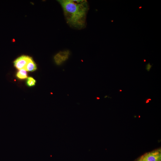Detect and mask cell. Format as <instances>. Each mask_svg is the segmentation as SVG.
Here are the masks:
<instances>
[{
    "mask_svg": "<svg viewBox=\"0 0 161 161\" xmlns=\"http://www.w3.org/2000/svg\"><path fill=\"white\" fill-rule=\"evenodd\" d=\"M31 57L23 55L17 58L14 61V65L15 67L18 70L24 69Z\"/></svg>",
    "mask_w": 161,
    "mask_h": 161,
    "instance_id": "4",
    "label": "cell"
},
{
    "mask_svg": "<svg viewBox=\"0 0 161 161\" xmlns=\"http://www.w3.org/2000/svg\"><path fill=\"white\" fill-rule=\"evenodd\" d=\"M97 99H99L100 98H98V97H97Z\"/></svg>",
    "mask_w": 161,
    "mask_h": 161,
    "instance_id": "11",
    "label": "cell"
},
{
    "mask_svg": "<svg viewBox=\"0 0 161 161\" xmlns=\"http://www.w3.org/2000/svg\"><path fill=\"white\" fill-rule=\"evenodd\" d=\"M151 100V99H148L147 100L146 103H147L148 102H149V100Z\"/></svg>",
    "mask_w": 161,
    "mask_h": 161,
    "instance_id": "9",
    "label": "cell"
},
{
    "mask_svg": "<svg viewBox=\"0 0 161 161\" xmlns=\"http://www.w3.org/2000/svg\"><path fill=\"white\" fill-rule=\"evenodd\" d=\"M36 82V80L33 78L31 77H29L27 78L26 84L28 86L32 87L35 85Z\"/></svg>",
    "mask_w": 161,
    "mask_h": 161,
    "instance_id": "7",
    "label": "cell"
},
{
    "mask_svg": "<svg viewBox=\"0 0 161 161\" xmlns=\"http://www.w3.org/2000/svg\"><path fill=\"white\" fill-rule=\"evenodd\" d=\"M152 66L150 64V63L148 64L146 66V69L148 71H149Z\"/></svg>",
    "mask_w": 161,
    "mask_h": 161,
    "instance_id": "8",
    "label": "cell"
},
{
    "mask_svg": "<svg viewBox=\"0 0 161 161\" xmlns=\"http://www.w3.org/2000/svg\"><path fill=\"white\" fill-rule=\"evenodd\" d=\"M17 77L20 79H24L27 78L26 71L24 69L19 70L16 74Z\"/></svg>",
    "mask_w": 161,
    "mask_h": 161,
    "instance_id": "6",
    "label": "cell"
},
{
    "mask_svg": "<svg viewBox=\"0 0 161 161\" xmlns=\"http://www.w3.org/2000/svg\"><path fill=\"white\" fill-rule=\"evenodd\" d=\"M37 69L36 65L31 57H30L25 68L26 71L33 72Z\"/></svg>",
    "mask_w": 161,
    "mask_h": 161,
    "instance_id": "5",
    "label": "cell"
},
{
    "mask_svg": "<svg viewBox=\"0 0 161 161\" xmlns=\"http://www.w3.org/2000/svg\"><path fill=\"white\" fill-rule=\"evenodd\" d=\"M134 161H161V148L145 153Z\"/></svg>",
    "mask_w": 161,
    "mask_h": 161,
    "instance_id": "2",
    "label": "cell"
},
{
    "mask_svg": "<svg viewBox=\"0 0 161 161\" xmlns=\"http://www.w3.org/2000/svg\"><path fill=\"white\" fill-rule=\"evenodd\" d=\"M70 55L68 50L60 51L54 56L55 62L57 65H60L68 59Z\"/></svg>",
    "mask_w": 161,
    "mask_h": 161,
    "instance_id": "3",
    "label": "cell"
},
{
    "mask_svg": "<svg viewBox=\"0 0 161 161\" xmlns=\"http://www.w3.org/2000/svg\"><path fill=\"white\" fill-rule=\"evenodd\" d=\"M120 92L122 91V90H120Z\"/></svg>",
    "mask_w": 161,
    "mask_h": 161,
    "instance_id": "10",
    "label": "cell"
},
{
    "mask_svg": "<svg viewBox=\"0 0 161 161\" xmlns=\"http://www.w3.org/2000/svg\"><path fill=\"white\" fill-rule=\"evenodd\" d=\"M63 10L68 25L76 30L84 29L86 26V16L89 5L86 0L58 1Z\"/></svg>",
    "mask_w": 161,
    "mask_h": 161,
    "instance_id": "1",
    "label": "cell"
}]
</instances>
